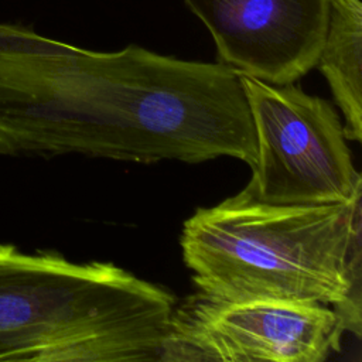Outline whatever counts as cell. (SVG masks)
I'll use <instances>...</instances> for the list:
<instances>
[{
  "label": "cell",
  "instance_id": "1",
  "mask_svg": "<svg viewBox=\"0 0 362 362\" xmlns=\"http://www.w3.org/2000/svg\"><path fill=\"white\" fill-rule=\"evenodd\" d=\"M361 197L267 204L243 191L182 226V259L201 293L228 301L332 305L361 334Z\"/></svg>",
  "mask_w": 362,
  "mask_h": 362
},
{
  "label": "cell",
  "instance_id": "2",
  "mask_svg": "<svg viewBox=\"0 0 362 362\" xmlns=\"http://www.w3.org/2000/svg\"><path fill=\"white\" fill-rule=\"evenodd\" d=\"M174 307L115 263L0 243V361H160Z\"/></svg>",
  "mask_w": 362,
  "mask_h": 362
},
{
  "label": "cell",
  "instance_id": "3",
  "mask_svg": "<svg viewBox=\"0 0 362 362\" xmlns=\"http://www.w3.org/2000/svg\"><path fill=\"white\" fill-rule=\"evenodd\" d=\"M256 158L245 194L267 204H324L362 195V177L334 106L294 83L239 74Z\"/></svg>",
  "mask_w": 362,
  "mask_h": 362
},
{
  "label": "cell",
  "instance_id": "4",
  "mask_svg": "<svg viewBox=\"0 0 362 362\" xmlns=\"http://www.w3.org/2000/svg\"><path fill=\"white\" fill-rule=\"evenodd\" d=\"M345 332L325 304L228 301L201 291L175 305L160 361L322 362Z\"/></svg>",
  "mask_w": 362,
  "mask_h": 362
},
{
  "label": "cell",
  "instance_id": "5",
  "mask_svg": "<svg viewBox=\"0 0 362 362\" xmlns=\"http://www.w3.org/2000/svg\"><path fill=\"white\" fill-rule=\"evenodd\" d=\"M209 31L219 62L294 83L317 65L331 0H182Z\"/></svg>",
  "mask_w": 362,
  "mask_h": 362
},
{
  "label": "cell",
  "instance_id": "6",
  "mask_svg": "<svg viewBox=\"0 0 362 362\" xmlns=\"http://www.w3.org/2000/svg\"><path fill=\"white\" fill-rule=\"evenodd\" d=\"M344 116L346 140H362V3L331 0L317 65Z\"/></svg>",
  "mask_w": 362,
  "mask_h": 362
}]
</instances>
